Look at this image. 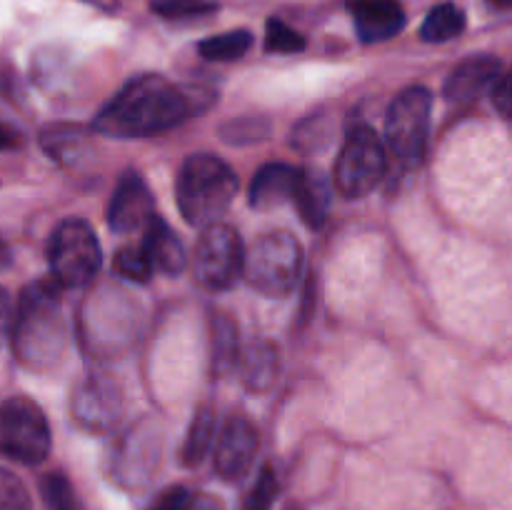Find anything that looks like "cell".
<instances>
[{"label":"cell","mask_w":512,"mask_h":510,"mask_svg":"<svg viewBox=\"0 0 512 510\" xmlns=\"http://www.w3.org/2000/svg\"><path fill=\"white\" fill-rule=\"evenodd\" d=\"M500 73H503V63L495 55L465 58L445 80V98L458 105L473 103L485 90L498 83Z\"/></svg>","instance_id":"cell-13"},{"label":"cell","mask_w":512,"mask_h":510,"mask_svg":"<svg viewBox=\"0 0 512 510\" xmlns=\"http://www.w3.org/2000/svg\"><path fill=\"white\" fill-rule=\"evenodd\" d=\"M50 453V428L33 400L15 395L0 405V455L38 465Z\"/></svg>","instance_id":"cell-6"},{"label":"cell","mask_w":512,"mask_h":510,"mask_svg":"<svg viewBox=\"0 0 512 510\" xmlns=\"http://www.w3.org/2000/svg\"><path fill=\"white\" fill-rule=\"evenodd\" d=\"M40 490L50 510H83L80 508L75 490L63 473H50L40 480Z\"/></svg>","instance_id":"cell-24"},{"label":"cell","mask_w":512,"mask_h":510,"mask_svg":"<svg viewBox=\"0 0 512 510\" xmlns=\"http://www.w3.org/2000/svg\"><path fill=\"white\" fill-rule=\"evenodd\" d=\"M245 248L238 230L225 223L203 228L193 253V275L205 290H225L243 275Z\"/></svg>","instance_id":"cell-8"},{"label":"cell","mask_w":512,"mask_h":510,"mask_svg":"<svg viewBox=\"0 0 512 510\" xmlns=\"http://www.w3.org/2000/svg\"><path fill=\"white\" fill-rule=\"evenodd\" d=\"M50 278L63 288H80L95 278L100 268V243L93 228L80 218H65L50 235Z\"/></svg>","instance_id":"cell-5"},{"label":"cell","mask_w":512,"mask_h":510,"mask_svg":"<svg viewBox=\"0 0 512 510\" xmlns=\"http://www.w3.org/2000/svg\"><path fill=\"white\" fill-rule=\"evenodd\" d=\"M278 348H275L270 340H253V343L245 345L238 355V370L240 378H243L245 388L250 390H268L270 385L278 378Z\"/></svg>","instance_id":"cell-17"},{"label":"cell","mask_w":512,"mask_h":510,"mask_svg":"<svg viewBox=\"0 0 512 510\" xmlns=\"http://www.w3.org/2000/svg\"><path fill=\"white\" fill-rule=\"evenodd\" d=\"M275 495H278V478H275L273 468L265 465L258 473V480H255V485L250 488V493L245 495L243 510H270Z\"/></svg>","instance_id":"cell-31"},{"label":"cell","mask_w":512,"mask_h":510,"mask_svg":"<svg viewBox=\"0 0 512 510\" xmlns=\"http://www.w3.org/2000/svg\"><path fill=\"white\" fill-rule=\"evenodd\" d=\"M238 193V175L225 160L215 155H190L183 163L175 183L178 208L185 223L195 228H208L218 223L220 215L230 208Z\"/></svg>","instance_id":"cell-3"},{"label":"cell","mask_w":512,"mask_h":510,"mask_svg":"<svg viewBox=\"0 0 512 510\" xmlns=\"http://www.w3.org/2000/svg\"><path fill=\"white\" fill-rule=\"evenodd\" d=\"M328 140H330V125L323 115H313V118L303 120V123L293 130V145L295 148L305 150V153L323 148V145H328Z\"/></svg>","instance_id":"cell-29"},{"label":"cell","mask_w":512,"mask_h":510,"mask_svg":"<svg viewBox=\"0 0 512 510\" xmlns=\"http://www.w3.org/2000/svg\"><path fill=\"white\" fill-rule=\"evenodd\" d=\"M0 510H33V500L23 480L3 468H0Z\"/></svg>","instance_id":"cell-30"},{"label":"cell","mask_w":512,"mask_h":510,"mask_svg":"<svg viewBox=\"0 0 512 510\" xmlns=\"http://www.w3.org/2000/svg\"><path fill=\"white\" fill-rule=\"evenodd\" d=\"M143 250L148 253L153 268L160 270V273L175 275L185 268L183 243H180L178 235L170 230V225L160 215H153L148 225H145Z\"/></svg>","instance_id":"cell-16"},{"label":"cell","mask_w":512,"mask_h":510,"mask_svg":"<svg viewBox=\"0 0 512 510\" xmlns=\"http://www.w3.org/2000/svg\"><path fill=\"white\" fill-rule=\"evenodd\" d=\"M8 263H10V250H8V245L0 240V268H5Z\"/></svg>","instance_id":"cell-38"},{"label":"cell","mask_w":512,"mask_h":510,"mask_svg":"<svg viewBox=\"0 0 512 510\" xmlns=\"http://www.w3.org/2000/svg\"><path fill=\"white\" fill-rule=\"evenodd\" d=\"M270 133V123L263 118H238L230 120L220 128V135L223 140L235 145H248V143H258V140H265Z\"/></svg>","instance_id":"cell-27"},{"label":"cell","mask_w":512,"mask_h":510,"mask_svg":"<svg viewBox=\"0 0 512 510\" xmlns=\"http://www.w3.org/2000/svg\"><path fill=\"white\" fill-rule=\"evenodd\" d=\"M253 45V35L250 30H228V33L213 35L205 38L198 45L200 55L205 60H215V63H230V60H240Z\"/></svg>","instance_id":"cell-22"},{"label":"cell","mask_w":512,"mask_h":510,"mask_svg":"<svg viewBox=\"0 0 512 510\" xmlns=\"http://www.w3.org/2000/svg\"><path fill=\"white\" fill-rule=\"evenodd\" d=\"M153 195L138 173H125L115 185L113 200L108 208V223L115 233H133L145 228L153 218Z\"/></svg>","instance_id":"cell-12"},{"label":"cell","mask_w":512,"mask_h":510,"mask_svg":"<svg viewBox=\"0 0 512 510\" xmlns=\"http://www.w3.org/2000/svg\"><path fill=\"white\" fill-rule=\"evenodd\" d=\"M20 143V133L15 128H10L8 123L0 120V150H10Z\"/></svg>","instance_id":"cell-36"},{"label":"cell","mask_w":512,"mask_h":510,"mask_svg":"<svg viewBox=\"0 0 512 510\" xmlns=\"http://www.w3.org/2000/svg\"><path fill=\"white\" fill-rule=\"evenodd\" d=\"M300 170L285 163H268L255 173L250 183V205L260 210L280 208L285 203H293L295 190H298Z\"/></svg>","instance_id":"cell-15"},{"label":"cell","mask_w":512,"mask_h":510,"mask_svg":"<svg viewBox=\"0 0 512 510\" xmlns=\"http://www.w3.org/2000/svg\"><path fill=\"white\" fill-rule=\"evenodd\" d=\"M490 5H493V8H498V10H508V8H512V0H488Z\"/></svg>","instance_id":"cell-39"},{"label":"cell","mask_w":512,"mask_h":510,"mask_svg":"<svg viewBox=\"0 0 512 510\" xmlns=\"http://www.w3.org/2000/svg\"><path fill=\"white\" fill-rule=\"evenodd\" d=\"M305 48V38L293 30L290 25H285L283 20L270 18L268 25H265V50L268 53H298V50Z\"/></svg>","instance_id":"cell-25"},{"label":"cell","mask_w":512,"mask_h":510,"mask_svg":"<svg viewBox=\"0 0 512 510\" xmlns=\"http://www.w3.org/2000/svg\"><path fill=\"white\" fill-rule=\"evenodd\" d=\"M330 195H333V190H330L328 180L318 170H300L298 190H295L293 203L298 205L300 215H303V220L310 228H320L325 223L330 200H333Z\"/></svg>","instance_id":"cell-18"},{"label":"cell","mask_w":512,"mask_h":510,"mask_svg":"<svg viewBox=\"0 0 512 510\" xmlns=\"http://www.w3.org/2000/svg\"><path fill=\"white\" fill-rule=\"evenodd\" d=\"M43 148L48 150L50 158L63 160L65 153H75L78 145L83 143V130L75 128V125H50L48 130H43Z\"/></svg>","instance_id":"cell-26"},{"label":"cell","mask_w":512,"mask_h":510,"mask_svg":"<svg viewBox=\"0 0 512 510\" xmlns=\"http://www.w3.org/2000/svg\"><path fill=\"white\" fill-rule=\"evenodd\" d=\"M83 3L95 5V8L105 10V13H115L120 8V0H83Z\"/></svg>","instance_id":"cell-37"},{"label":"cell","mask_w":512,"mask_h":510,"mask_svg":"<svg viewBox=\"0 0 512 510\" xmlns=\"http://www.w3.org/2000/svg\"><path fill=\"white\" fill-rule=\"evenodd\" d=\"M493 103L503 118L512 120V68L508 73H500L498 83L493 85Z\"/></svg>","instance_id":"cell-32"},{"label":"cell","mask_w":512,"mask_h":510,"mask_svg":"<svg viewBox=\"0 0 512 510\" xmlns=\"http://www.w3.org/2000/svg\"><path fill=\"white\" fill-rule=\"evenodd\" d=\"M10 325H13V308H10L8 293L0 288V348H3L5 338L10 335Z\"/></svg>","instance_id":"cell-34"},{"label":"cell","mask_w":512,"mask_h":510,"mask_svg":"<svg viewBox=\"0 0 512 510\" xmlns=\"http://www.w3.org/2000/svg\"><path fill=\"white\" fill-rule=\"evenodd\" d=\"M190 493L183 488V485H173V488L163 490L153 503L145 510H183L185 503H188Z\"/></svg>","instance_id":"cell-33"},{"label":"cell","mask_w":512,"mask_h":510,"mask_svg":"<svg viewBox=\"0 0 512 510\" xmlns=\"http://www.w3.org/2000/svg\"><path fill=\"white\" fill-rule=\"evenodd\" d=\"M215 440V410L210 405H200L195 410L193 420H190L188 435L183 440V450H180V460L188 468L198 465L205 455L210 453Z\"/></svg>","instance_id":"cell-19"},{"label":"cell","mask_w":512,"mask_h":510,"mask_svg":"<svg viewBox=\"0 0 512 510\" xmlns=\"http://www.w3.org/2000/svg\"><path fill=\"white\" fill-rule=\"evenodd\" d=\"M430 113H433V95L428 88H408L388 108L385 135L393 153L405 163H415L425 153L430 133Z\"/></svg>","instance_id":"cell-9"},{"label":"cell","mask_w":512,"mask_h":510,"mask_svg":"<svg viewBox=\"0 0 512 510\" xmlns=\"http://www.w3.org/2000/svg\"><path fill=\"white\" fill-rule=\"evenodd\" d=\"M303 268V248L288 230L260 235L253 248L245 250L243 273L253 288L270 298H285L298 285Z\"/></svg>","instance_id":"cell-4"},{"label":"cell","mask_w":512,"mask_h":510,"mask_svg":"<svg viewBox=\"0 0 512 510\" xmlns=\"http://www.w3.org/2000/svg\"><path fill=\"white\" fill-rule=\"evenodd\" d=\"M465 30V13L455 3H440L425 18L420 35L428 43H445V40L458 38Z\"/></svg>","instance_id":"cell-21"},{"label":"cell","mask_w":512,"mask_h":510,"mask_svg":"<svg viewBox=\"0 0 512 510\" xmlns=\"http://www.w3.org/2000/svg\"><path fill=\"white\" fill-rule=\"evenodd\" d=\"M288 510H300V508H298V505H290V508H288Z\"/></svg>","instance_id":"cell-40"},{"label":"cell","mask_w":512,"mask_h":510,"mask_svg":"<svg viewBox=\"0 0 512 510\" xmlns=\"http://www.w3.org/2000/svg\"><path fill=\"white\" fill-rule=\"evenodd\" d=\"M153 13L168 20H183V18H198V15H208L218 10V3L213 0H153Z\"/></svg>","instance_id":"cell-28"},{"label":"cell","mask_w":512,"mask_h":510,"mask_svg":"<svg viewBox=\"0 0 512 510\" xmlns=\"http://www.w3.org/2000/svg\"><path fill=\"white\" fill-rule=\"evenodd\" d=\"M385 170H388V155L383 140L368 125H355L335 163V188L345 198H363L383 180Z\"/></svg>","instance_id":"cell-7"},{"label":"cell","mask_w":512,"mask_h":510,"mask_svg":"<svg viewBox=\"0 0 512 510\" xmlns=\"http://www.w3.org/2000/svg\"><path fill=\"white\" fill-rule=\"evenodd\" d=\"M123 410L118 383L105 375H90L80 383L73 398V413L78 423L88 430H110Z\"/></svg>","instance_id":"cell-11"},{"label":"cell","mask_w":512,"mask_h":510,"mask_svg":"<svg viewBox=\"0 0 512 510\" xmlns=\"http://www.w3.org/2000/svg\"><path fill=\"white\" fill-rule=\"evenodd\" d=\"M210 325H213V368L218 375H225L238 365V325L228 313H215Z\"/></svg>","instance_id":"cell-20"},{"label":"cell","mask_w":512,"mask_h":510,"mask_svg":"<svg viewBox=\"0 0 512 510\" xmlns=\"http://www.w3.org/2000/svg\"><path fill=\"white\" fill-rule=\"evenodd\" d=\"M63 285L53 278L30 283L18 300L13 313V350L28 368H50L63 355L68 343V328L63 318Z\"/></svg>","instance_id":"cell-2"},{"label":"cell","mask_w":512,"mask_h":510,"mask_svg":"<svg viewBox=\"0 0 512 510\" xmlns=\"http://www.w3.org/2000/svg\"><path fill=\"white\" fill-rule=\"evenodd\" d=\"M258 453V430L245 415H230L215 445V470L223 480H240L253 468Z\"/></svg>","instance_id":"cell-10"},{"label":"cell","mask_w":512,"mask_h":510,"mask_svg":"<svg viewBox=\"0 0 512 510\" xmlns=\"http://www.w3.org/2000/svg\"><path fill=\"white\" fill-rule=\"evenodd\" d=\"M348 10L363 43L395 38L405 25L403 5L398 0H350Z\"/></svg>","instance_id":"cell-14"},{"label":"cell","mask_w":512,"mask_h":510,"mask_svg":"<svg viewBox=\"0 0 512 510\" xmlns=\"http://www.w3.org/2000/svg\"><path fill=\"white\" fill-rule=\"evenodd\" d=\"M115 270H118V275H123V278L133 280V283H148L150 275H153V263H150L148 253L143 250V245H125V248H120L118 253H115V260H113Z\"/></svg>","instance_id":"cell-23"},{"label":"cell","mask_w":512,"mask_h":510,"mask_svg":"<svg viewBox=\"0 0 512 510\" xmlns=\"http://www.w3.org/2000/svg\"><path fill=\"white\" fill-rule=\"evenodd\" d=\"M213 95L198 88H180L163 75H140L113 95L95 115V130L110 138H145L175 128L203 110Z\"/></svg>","instance_id":"cell-1"},{"label":"cell","mask_w":512,"mask_h":510,"mask_svg":"<svg viewBox=\"0 0 512 510\" xmlns=\"http://www.w3.org/2000/svg\"><path fill=\"white\" fill-rule=\"evenodd\" d=\"M183 510H225V508H223V503H220V498H215V495L195 493V495H190Z\"/></svg>","instance_id":"cell-35"}]
</instances>
